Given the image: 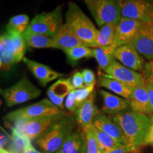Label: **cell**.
Masks as SVG:
<instances>
[{
	"label": "cell",
	"instance_id": "41",
	"mask_svg": "<svg viewBox=\"0 0 153 153\" xmlns=\"http://www.w3.org/2000/svg\"><path fill=\"white\" fill-rule=\"evenodd\" d=\"M23 153H44V152L38 150L37 149H36L35 148H34V147L31 144L30 146H28V148L25 150V151Z\"/></svg>",
	"mask_w": 153,
	"mask_h": 153
},
{
	"label": "cell",
	"instance_id": "27",
	"mask_svg": "<svg viewBox=\"0 0 153 153\" xmlns=\"http://www.w3.org/2000/svg\"><path fill=\"white\" fill-rule=\"evenodd\" d=\"M30 19L26 14H18L9 19L7 25V30L9 33L24 34L30 25Z\"/></svg>",
	"mask_w": 153,
	"mask_h": 153
},
{
	"label": "cell",
	"instance_id": "15",
	"mask_svg": "<svg viewBox=\"0 0 153 153\" xmlns=\"http://www.w3.org/2000/svg\"><path fill=\"white\" fill-rule=\"evenodd\" d=\"M129 102L130 107L133 111L150 116L153 115L146 83L133 88Z\"/></svg>",
	"mask_w": 153,
	"mask_h": 153
},
{
	"label": "cell",
	"instance_id": "11",
	"mask_svg": "<svg viewBox=\"0 0 153 153\" xmlns=\"http://www.w3.org/2000/svg\"><path fill=\"white\" fill-rule=\"evenodd\" d=\"M143 23L139 21L122 17L116 26V34L112 46L117 49L122 45L131 44L142 27Z\"/></svg>",
	"mask_w": 153,
	"mask_h": 153
},
{
	"label": "cell",
	"instance_id": "12",
	"mask_svg": "<svg viewBox=\"0 0 153 153\" xmlns=\"http://www.w3.org/2000/svg\"><path fill=\"white\" fill-rule=\"evenodd\" d=\"M131 44L141 56L153 60V24L143 23Z\"/></svg>",
	"mask_w": 153,
	"mask_h": 153
},
{
	"label": "cell",
	"instance_id": "8",
	"mask_svg": "<svg viewBox=\"0 0 153 153\" xmlns=\"http://www.w3.org/2000/svg\"><path fill=\"white\" fill-rule=\"evenodd\" d=\"M63 113H65L64 111L55 106L50 99H43L35 104L9 113L4 116V119L9 122L14 123L18 120L57 115Z\"/></svg>",
	"mask_w": 153,
	"mask_h": 153
},
{
	"label": "cell",
	"instance_id": "40",
	"mask_svg": "<svg viewBox=\"0 0 153 153\" xmlns=\"http://www.w3.org/2000/svg\"><path fill=\"white\" fill-rule=\"evenodd\" d=\"M147 87H148V90L149 93V97H150V105L152 107V109L153 111V87L152 86H151L149 84H147Z\"/></svg>",
	"mask_w": 153,
	"mask_h": 153
},
{
	"label": "cell",
	"instance_id": "14",
	"mask_svg": "<svg viewBox=\"0 0 153 153\" xmlns=\"http://www.w3.org/2000/svg\"><path fill=\"white\" fill-rule=\"evenodd\" d=\"M23 61L29 69L33 75L38 80L40 85L43 87H45L49 82L53 80L63 77L65 76L64 74L55 71L49 66L30 60L27 57H24Z\"/></svg>",
	"mask_w": 153,
	"mask_h": 153
},
{
	"label": "cell",
	"instance_id": "42",
	"mask_svg": "<svg viewBox=\"0 0 153 153\" xmlns=\"http://www.w3.org/2000/svg\"><path fill=\"white\" fill-rule=\"evenodd\" d=\"M0 153H12L7 149L4 148H0Z\"/></svg>",
	"mask_w": 153,
	"mask_h": 153
},
{
	"label": "cell",
	"instance_id": "35",
	"mask_svg": "<svg viewBox=\"0 0 153 153\" xmlns=\"http://www.w3.org/2000/svg\"><path fill=\"white\" fill-rule=\"evenodd\" d=\"M65 108L68 111L74 113L76 110V99H75V90L70 91L69 94L67 96L65 101Z\"/></svg>",
	"mask_w": 153,
	"mask_h": 153
},
{
	"label": "cell",
	"instance_id": "13",
	"mask_svg": "<svg viewBox=\"0 0 153 153\" xmlns=\"http://www.w3.org/2000/svg\"><path fill=\"white\" fill-rule=\"evenodd\" d=\"M115 60L126 68L134 71H142L144 69V60L131 44L122 45L115 51Z\"/></svg>",
	"mask_w": 153,
	"mask_h": 153
},
{
	"label": "cell",
	"instance_id": "17",
	"mask_svg": "<svg viewBox=\"0 0 153 153\" xmlns=\"http://www.w3.org/2000/svg\"><path fill=\"white\" fill-rule=\"evenodd\" d=\"M95 94H92L87 101L74 112L75 120L81 127L82 130H85L93 126L94 119L99 111L96 106Z\"/></svg>",
	"mask_w": 153,
	"mask_h": 153
},
{
	"label": "cell",
	"instance_id": "20",
	"mask_svg": "<svg viewBox=\"0 0 153 153\" xmlns=\"http://www.w3.org/2000/svg\"><path fill=\"white\" fill-rule=\"evenodd\" d=\"M15 63V53L10 33L0 36V68L3 71H9Z\"/></svg>",
	"mask_w": 153,
	"mask_h": 153
},
{
	"label": "cell",
	"instance_id": "5",
	"mask_svg": "<svg viewBox=\"0 0 153 153\" xmlns=\"http://www.w3.org/2000/svg\"><path fill=\"white\" fill-rule=\"evenodd\" d=\"M66 115L65 112L57 115L18 120L14 123V127L19 133L28 137L30 140H33L41 136L51 126Z\"/></svg>",
	"mask_w": 153,
	"mask_h": 153
},
{
	"label": "cell",
	"instance_id": "24",
	"mask_svg": "<svg viewBox=\"0 0 153 153\" xmlns=\"http://www.w3.org/2000/svg\"><path fill=\"white\" fill-rule=\"evenodd\" d=\"M26 45L32 48H54L57 49L56 44L52 37L40 33L26 31L23 34Z\"/></svg>",
	"mask_w": 153,
	"mask_h": 153
},
{
	"label": "cell",
	"instance_id": "19",
	"mask_svg": "<svg viewBox=\"0 0 153 153\" xmlns=\"http://www.w3.org/2000/svg\"><path fill=\"white\" fill-rule=\"evenodd\" d=\"M73 89L71 79H60L49 87L47 95L55 106L63 110L65 108V99Z\"/></svg>",
	"mask_w": 153,
	"mask_h": 153
},
{
	"label": "cell",
	"instance_id": "29",
	"mask_svg": "<svg viewBox=\"0 0 153 153\" xmlns=\"http://www.w3.org/2000/svg\"><path fill=\"white\" fill-rule=\"evenodd\" d=\"M12 133L10 136L11 145L8 150L12 153H23L31 145V140L28 137L19 133L14 127L12 128Z\"/></svg>",
	"mask_w": 153,
	"mask_h": 153
},
{
	"label": "cell",
	"instance_id": "34",
	"mask_svg": "<svg viewBox=\"0 0 153 153\" xmlns=\"http://www.w3.org/2000/svg\"><path fill=\"white\" fill-rule=\"evenodd\" d=\"M143 75L145 83L149 84L153 87V60L145 63L143 70Z\"/></svg>",
	"mask_w": 153,
	"mask_h": 153
},
{
	"label": "cell",
	"instance_id": "7",
	"mask_svg": "<svg viewBox=\"0 0 153 153\" xmlns=\"http://www.w3.org/2000/svg\"><path fill=\"white\" fill-rule=\"evenodd\" d=\"M62 24V6L58 5L53 11L36 15L26 31L53 37Z\"/></svg>",
	"mask_w": 153,
	"mask_h": 153
},
{
	"label": "cell",
	"instance_id": "2",
	"mask_svg": "<svg viewBox=\"0 0 153 153\" xmlns=\"http://www.w3.org/2000/svg\"><path fill=\"white\" fill-rule=\"evenodd\" d=\"M66 25L87 47L93 48L99 30L91 19L74 1H69L65 14Z\"/></svg>",
	"mask_w": 153,
	"mask_h": 153
},
{
	"label": "cell",
	"instance_id": "3",
	"mask_svg": "<svg viewBox=\"0 0 153 153\" xmlns=\"http://www.w3.org/2000/svg\"><path fill=\"white\" fill-rule=\"evenodd\" d=\"M75 123L73 116L67 114L36 139V145L44 153H55L74 131Z\"/></svg>",
	"mask_w": 153,
	"mask_h": 153
},
{
	"label": "cell",
	"instance_id": "25",
	"mask_svg": "<svg viewBox=\"0 0 153 153\" xmlns=\"http://www.w3.org/2000/svg\"><path fill=\"white\" fill-rule=\"evenodd\" d=\"M117 24H107L99 28L93 48L111 45L114 43Z\"/></svg>",
	"mask_w": 153,
	"mask_h": 153
},
{
	"label": "cell",
	"instance_id": "36",
	"mask_svg": "<svg viewBox=\"0 0 153 153\" xmlns=\"http://www.w3.org/2000/svg\"><path fill=\"white\" fill-rule=\"evenodd\" d=\"M71 84L73 87L74 89H82V88L85 87V82H84L83 74L82 72L76 71L72 75L71 78Z\"/></svg>",
	"mask_w": 153,
	"mask_h": 153
},
{
	"label": "cell",
	"instance_id": "23",
	"mask_svg": "<svg viewBox=\"0 0 153 153\" xmlns=\"http://www.w3.org/2000/svg\"><path fill=\"white\" fill-rule=\"evenodd\" d=\"M99 84L101 87L106 88L124 99H128V101L131 99L133 93V88L128 87L118 80L109 77L106 74H101V76H99Z\"/></svg>",
	"mask_w": 153,
	"mask_h": 153
},
{
	"label": "cell",
	"instance_id": "32",
	"mask_svg": "<svg viewBox=\"0 0 153 153\" xmlns=\"http://www.w3.org/2000/svg\"><path fill=\"white\" fill-rule=\"evenodd\" d=\"M93 126L82 130L85 133L87 140V152L86 153H102L97 137L93 130Z\"/></svg>",
	"mask_w": 153,
	"mask_h": 153
},
{
	"label": "cell",
	"instance_id": "9",
	"mask_svg": "<svg viewBox=\"0 0 153 153\" xmlns=\"http://www.w3.org/2000/svg\"><path fill=\"white\" fill-rule=\"evenodd\" d=\"M121 16L153 24V4L145 0H119Z\"/></svg>",
	"mask_w": 153,
	"mask_h": 153
},
{
	"label": "cell",
	"instance_id": "38",
	"mask_svg": "<svg viewBox=\"0 0 153 153\" xmlns=\"http://www.w3.org/2000/svg\"><path fill=\"white\" fill-rule=\"evenodd\" d=\"M150 119L151 122L150 128H149L148 133H147L144 141H143V146H144V145H151V146L153 147V115L150 116Z\"/></svg>",
	"mask_w": 153,
	"mask_h": 153
},
{
	"label": "cell",
	"instance_id": "10",
	"mask_svg": "<svg viewBox=\"0 0 153 153\" xmlns=\"http://www.w3.org/2000/svg\"><path fill=\"white\" fill-rule=\"evenodd\" d=\"M105 72L108 76L118 80L133 89L145 84L142 74L126 68L118 61L114 60Z\"/></svg>",
	"mask_w": 153,
	"mask_h": 153
},
{
	"label": "cell",
	"instance_id": "37",
	"mask_svg": "<svg viewBox=\"0 0 153 153\" xmlns=\"http://www.w3.org/2000/svg\"><path fill=\"white\" fill-rule=\"evenodd\" d=\"M82 72L86 87H90L96 85V76L92 70L90 69H85Z\"/></svg>",
	"mask_w": 153,
	"mask_h": 153
},
{
	"label": "cell",
	"instance_id": "1",
	"mask_svg": "<svg viewBox=\"0 0 153 153\" xmlns=\"http://www.w3.org/2000/svg\"><path fill=\"white\" fill-rule=\"evenodd\" d=\"M123 132L128 152H137L143 146V141L150 126V116L131 111L112 116Z\"/></svg>",
	"mask_w": 153,
	"mask_h": 153
},
{
	"label": "cell",
	"instance_id": "28",
	"mask_svg": "<svg viewBox=\"0 0 153 153\" xmlns=\"http://www.w3.org/2000/svg\"><path fill=\"white\" fill-rule=\"evenodd\" d=\"M64 52L67 56V60L72 66L75 65L81 59L93 57V49L84 45L68 49Z\"/></svg>",
	"mask_w": 153,
	"mask_h": 153
},
{
	"label": "cell",
	"instance_id": "4",
	"mask_svg": "<svg viewBox=\"0 0 153 153\" xmlns=\"http://www.w3.org/2000/svg\"><path fill=\"white\" fill-rule=\"evenodd\" d=\"M85 2L99 27L118 24L121 18L119 0H85Z\"/></svg>",
	"mask_w": 153,
	"mask_h": 153
},
{
	"label": "cell",
	"instance_id": "43",
	"mask_svg": "<svg viewBox=\"0 0 153 153\" xmlns=\"http://www.w3.org/2000/svg\"><path fill=\"white\" fill-rule=\"evenodd\" d=\"M145 1H148V2H150V3L152 4H153V0H145Z\"/></svg>",
	"mask_w": 153,
	"mask_h": 153
},
{
	"label": "cell",
	"instance_id": "22",
	"mask_svg": "<svg viewBox=\"0 0 153 153\" xmlns=\"http://www.w3.org/2000/svg\"><path fill=\"white\" fill-rule=\"evenodd\" d=\"M87 140L83 131H74L55 153H86Z\"/></svg>",
	"mask_w": 153,
	"mask_h": 153
},
{
	"label": "cell",
	"instance_id": "6",
	"mask_svg": "<svg viewBox=\"0 0 153 153\" xmlns=\"http://www.w3.org/2000/svg\"><path fill=\"white\" fill-rule=\"evenodd\" d=\"M41 94V89L31 83L27 77H23L10 87L1 89V94L9 107L38 98Z\"/></svg>",
	"mask_w": 153,
	"mask_h": 153
},
{
	"label": "cell",
	"instance_id": "21",
	"mask_svg": "<svg viewBox=\"0 0 153 153\" xmlns=\"http://www.w3.org/2000/svg\"><path fill=\"white\" fill-rule=\"evenodd\" d=\"M52 38L56 44L57 49L62 50L63 51L74 47L86 46L83 42L72 33L66 24L62 25Z\"/></svg>",
	"mask_w": 153,
	"mask_h": 153
},
{
	"label": "cell",
	"instance_id": "18",
	"mask_svg": "<svg viewBox=\"0 0 153 153\" xmlns=\"http://www.w3.org/2000/svg\"><path fill=\"white\" fill-rule=\"evenodd\" d=\"M99 92L103 100L102 112L105 115L115 116L124 112L130 107V102L128 99L118 97L103 89H101Z\"/></svg>",
	"mask_w": 153,
	"mask_h": 153
},
{
	"label": "cell",
	"instance_id": "26",
	"mask_svg": "<svg viewBox=\"0 0 153 153\" xmlns=\"http://www.w3.org/2000/svg\"><path fill=\"white\" fill-rule=\"evenodd\" d=\"M116 49L112 45L93 48V57L97 60L99 68L104 71L115 60L114 53Z\"/></svg>",
	"mask_w": 153,
	"mask_h": 153
},
{
	"label": "cell",
	"instance_id": "33",
	"mask_svg": "<svg viewBox=\"0 0 153 153\" xmlns=\"http://www.w3.org/2000/svg\"><path fill=\"white\" fill-rule=\"evenodd\" d=\"M94 87L95 85L90 86V87H85L84 88H82V89H74L75 90L76 110L92 94L93 91L94 90Z\"/></svg>",
	"mask_w": 153,
	"mask_h": 153
},
{
	"label": "cell",
	"instance_id": "31",
	"mask_svg": "<svg viewBox=\"0 0 153 153\" xmlns=\"http://www.w3.org/2000/svg\"><path fill=\"white\" fill-rule=\"evenodd\" d=\"M10 33L15 53V63H18L23 60L26 52V43L22 34L16 33Z\"/></svg>",
	"mask_w": 153,
	"mask_h": 153
},
{
	"label": "cell",
	"instance_id": "39",
	"mask_svg": "<svg viewBox=\"0 0 153 153\" xmlns=\"http://www.w3.org/2000/svg\"><path fill=\"white\" fill-rule=\"evenodd\" d=\"M128 150L127 147L126 145H121V146L118 147V148L114 149V150L108 151L105 153H128Z\"/></svg>",
	"mask_w": 153,
	"mask_h": 153
},
{
	"label": "cell",
	"instance_id": "16",
	"mask_svg": "<svg viewBox=\"0 0 153 153\" xmlns=\"http://www.w3.org/2000/svg\"><path fill=\"white\" fill-rule=\"evenodd\" d=\"M93 125L97 129L108 134L117 142L126 146V140L123 132L112 117L105 114H99L94 119Z\"/></svg>",
	"mask_w": 153,
	"mask_h": 153
},
{
	"label": "cell",
	"instance_id": "30",
	"mask_svg": "<svg viewBox=\"0 0 153 153\" xmlns=\"http://www.w3.org/2000/svg\"><path fill=\"white\" fill-rule=\"evenodd\" d=\"M93 130L94 131L96 137L98 140L102 153L108 152V151L117 148L121 145H123L117 142L116 140L111 137L110 135H108V134L105 133L101 130L97 129L94 126H93Z\"/></svg>",
	"mask_w": 153,
	"mask_h": 153
}]
</instances>
